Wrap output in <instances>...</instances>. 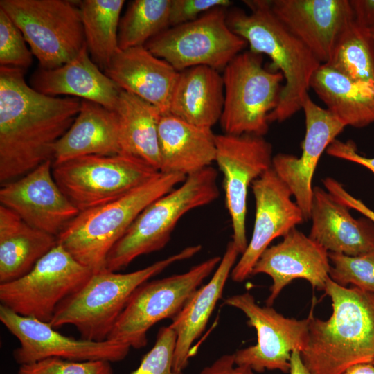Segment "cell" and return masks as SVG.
Instances as JSON below:
<instances>
[{"instance_id": "44", "label": "cell", "mask_w": 374, "mask_h": 374, "mask_svg": "<svg viewBox=\"0 0 374 374\" xmlns=\"http://www.w3.org/2000/svg\"><path fill=\"white\" fill-rule=\"evenodd\" d=\"M341 374H374V365L373 362L355 364Z\"/></svg>"}, {"instance_id": "15", "label": "cell", "mask_w": 374, "mask_h": 374, "mask_svg": "<svg viewBox=\"0 0 374 374\" xmlns=\"http://www.w3.org/2000/svg\"><path fill=\"white\" fill-rule=\"evenodd\" d=\"M0 321L20 342L13 352L15 360L20 365L48 357L116 362L124 359L130 350L108 339L98 341L63 335L49 323L19 315L2 305Z\"/></svg>"}, {"instance_id": "35", "label": "cell", "mask_w": 374, "mask_h": 374, "mask_svg": "<svg viewBox=\"0 0 374 374\" xmlns=\"http://www.w3.org/2000/svg\"><path fill=\"white\" fill-rule=\"evenodd\" d=\"M26 44L20 29L0 8V66L27 69L33 55Z\"/></svg>"}, {"instance_id": "38", "label": "cell", "mask_w": 374, "mask_h": 374, "mask_svg": "<svg viewBox=\"0 0 374 374\" xmlns=\"http://www.w3.org/2000/svg\"><path fill=\"white\" fill-rule=\"evenodd\" d=\"M231 4L229 0H170L169 28L194 21L214 8H227Z\"/></svg>"}, {"instance_id": "29", "label": "cell", "mask_w": 374, "mask_h": 374, "mask_svg": "<svg viewBox=\"0 0 374 374\" xmlns=\"http://www.w3.org/2000/svg\"><path fill=\"white\" fill-rule=\"evenodd\" d=\"M310 88L345 127L374 123L373 86L353 81L321 64L311 78Z\"/></svg>"}, {"instance_id": "25", "label": "cell", "mask_w": 374, "mask_h": 374, "mask_svg": "<svg viewBox=\"0 0 374 374\" xmlns=\"http://www.w3.org/2000/svg\"><path fill=\"white\" fill-rule=\"evenodd\" d=\"M158 132L161 172L187 177L215 161V134L212 128L167 113L161 116Z\"/></svg>"}, {"instance_id": "8", "label": "cell", "mask_w": 374, "mask_h": 374, "mask_svg": "<svg viewBox=\"0 0 374 374\" xmlns=\"http://www.w3.org/2000/svg\"><path fill=\"white\" fill-rule=\"evenodd\" d=\"M57 184L80 212L109 203L159 171L133 156L88 155L53 163Z\"/></svg>"}, {"instance_id": "42", "label": "cell", "mask_w": 374, "mask_h": 374, "mask_svg": "<svg viewBox=\"0 0 374 374\" xmlns=\"http://www.w3.org/2000/svg\"><path fill=\"white\" fill-rule=\"evenodd\" d=\"M355 21L359 26L374 27V0H349Z\"/></svg>"}, {"instance_id": "5", "label": "cell", "mask_w": 374, "mask_h": 374, "mask_svg": "<svg viewBox=\"0 0 374 374\" xmlns=\"http://www.w3.org/2000/svg\"><path fill=\"white\" fill-rule=\"evenodd\" d=\"M186 177L159 172L126 195L80 212L57 237V243L93 271L105 268L109 252L141 212L181 184Z\"/></svg>"}, {"instance_id": "14", "label": "cell", "mask_w": 374, "mask_h": 374, "mask_svg": "<svg viewBox=\"0 0 374 374\" xmlns=\"http://www.w3.org/2000/svg\"><path fill=\"white\" fill-rule=\"evenodd\" d=\"M215 162L224 177L226 206L233 240L240 253L246 250L247 194L249 186L272 166V146L264 136L215 134Z\"/></svg>"}, {"instance_id": "16", "label": "cell", "mask_w": 374, "mask_h": 374, "mask_svg": "<svg viewBox=\"0 0 374 374\" xmlns=\"http://www.w3.org/2000/svg\"><path fill=\"white\" fill-rule=\"evenodd\" d=\"M48 160L0 189L1 205L29 225L57 237L80 211L60 188Z\"/></svg>"}, {"instance_id": "43", "label": "cell", "mask_w": 374, "mask_h": 374, "mask_svg": "<svg viewBox=\"0 0 374 374\" xmlns=\"http://www.w3.org/2000/svg\"><path fill=\"white\" fill-rule=\"evenodd\" d=\"M290 374H311L303 362L301 353L294 350L291 355Z\"/></svg>"}, {"instance_id": "10", "label": "cell", "mask_w": 374, "mask_h": 374, "mask_svg": "<svg viewBox=\"0 0 374 374\" xmlns=\"http://www.w3.org/2000/svg\"><path fill=\"white\" fill-rule=\"evenodd\" d=\"M24 35L39 67L55 69L75 57L86 46L79 7L67 0H1Z\"/></svg>"}, {"instance_id": "37", "label": "cell", "mask_w": 374, "mask_h": 374, "mask_svg": "<svg viewBox=\"0 0 374 374\" xmlns=\"http://www.w3.org/2000/svg\"><path fill=\"white\" fill-rule=\"evenodd\" d=\"M110 363L104 360L73 361L48 357L20 365L18 374H113Z\"/></svg>"}, {"instance_id": "26", "label": "cell", "mask_w": 374, "mask_h": 374, "mask_svg": "<svg viewBox=\"0 0 374 374\" xmlns=\"http://www.w3.org/2000/svg\"><path fill=\"white\" fill-rule=\"evenodd\" d=\"M120 153L119 120L116 112L97 103L81 99L77 116L55 145L53 163L88 155Z\"/></svg>"}, {"instance_id": "27", "label": "cell", "mask_w": 374, "mask_h": 374, "mask_svg": "<svg viewBox=\"0 0 374 374\" xmlns=\"http://www.w3.org/2000/svg\"><path fill=\"white\" fill-rule=\"evenodd\" d=\"M224 103V82L219 71L197 66L179 72L168 113L189 123L212 128L220 120Z\"/></svg>"}, {"instance_id": "24", "label": "cell", "mask_w": 374, "mask_h": 374, "mask_svg": "<svg viewBox=\"0 0 374 374\" xmlns=\"http://www.w3.org/2000/svg\"><path fill=\"white\" fill-rule=\"evenodd\" d=\"M239 254L234 242L230 241L211 278L195 291L172 319L169 326L177 335L175 371L182 372L188 365L193 344L204 331L217 303L222 298Z\"/></svg>"}, {"instance_id": "2", "label": "cell", "mask_w": 374, "mask_h": 374, "mask_svg": "<svg viewBox=\"0 0 374 374\" xmlns=\"http://www.w3.org/2000/svg\"><path fill=\"white\" fill-rule=\"evenodd\" d=\"M332 301L327 320L311 310L308 335L301 352L311 374H341L348 368L374 361V294L343 287L329 278L324 289Z\"/></svg>"}, {"instance_id": "41", "label": "cell", "mask_w": 374, "mask_h": 374, "mask_svg": "<svg viewBox=\"0 0 374 374\" xmlns=\"http://www.w3.org/2000/svg\"><path fill=\"white\" fill-rule=\"evenodd\" d=\"M199 374H257L251 368L237 365L233 354H224L209 366H205Z\"/></svg>"}, {"instance_id": "18", "label": "cell", "mask_w": 374, "mask_h": 374, "mask_svg": "<svg viewBox=\"0 0 374 374\" xmlns=\"http://www.w3.org/2000/svg\"><path fill=\"white\" fill-rule=\"evenodd\" d=\"M305 134L300 157L278 153L273 157L272 168L287 186L305 221L310 219L313 198L312 178L323 152L343 132L345 126L326 109L308 95L303 103Z\"/></svg>"}, {"instance_id": "11", "label": "cell", "mask_w": 374, "mask_h": 374, "mask_svg": "<svg viewBox=\"0 0 374 374\" xmlns=\"http://www.w3.org/2000/svg\"><path fill=\"white\" fill-rule=\"evenodd\" d=\"M226 10L214 8L194 21L170 27L145 46L179 72L197 66L223 70L247 45L229 26Z\"/></svg>"}, {"instance_id": "31", "label": "cell", "mask_w": 374, "mask_h": 374, "mask_svg": "<svg viewBox=\"0 0 374 374\" xmlns=\"http://www.w3.org/2000/svg\"><path fill=\"white\" fill-rule=\"evenodd\" d=\"M124 0L79 1L85 43L92 61L102 70L120 51L118 35Z\"/></svg>"}, {"instance_id": "20", "label": "cell", "mask_w": 374, "mask_h": 374, "mask_svg": "<svg viewBox=\"0 0 374 374\" xmlns=\"http://www.w3.org/2000/svg\"><path fill=\"white\" fill-rule=\"evenodd\" d=\"M330 267L328 251L295 227L280 242L262 252L251 276L265 274L271 278L266 300V305L271 306L283 289L296 278L306 280L314 289L324 290Z\"/></svg>"}, {"instance_id": "30", "label": "cell", "mask_w": 374, "mask_h": 374, "mask_svg": "<svg viewBox=\"0 0 374 374\" xmlns=\"http://www.w3.org/2000/svg\"><path fill=\"white\" fill-rule=\"evenodd\" d=\"M116 112L119 120L121 153L140 159L159 171L160 109L136 95L121 90Z\"/></svg>"}, {"instance_id": "36", "label": "cell", "mask_w": 374, "mask_h": 374, "mask_svg": "<svg viewBox=\"0 0 374 374\" xmlns=\"http://www.w3.org/2000/svg\"><path fill=\"white\" fill-rule=\"evenodd\" d=\"M177 335L170 326L159 328L153 347L129 374H182L173 368Z\"/></svg>"}, {"instance_id": "13", "label": "cell", "mask_w": 374, "mask_h": 374, "mask_svg": "<svg viewBox=\"0 0 374 374\" xmlns=\"http://www.w3.org/2000/svg\"><path fill=\"white\" fill-rule=\"evenodd\" d=\"M224 304L241 310L247 325L256 330V344L238 350L235 363L256 373L278 370L287 373L292 353L305 348L308 335L309 317L298 320L287 318L271 306H260L249 292L226 298Z\"/></svg>"}, {"instance_id": "40", "label": "cell", "mask_w": 374, "mask_h": 374, "mask_svg": "<svg viewBox=\"0 0 374 374\" xmlns=\"http://www.w3.org/2000/svg\"><path fill=\"white\" fill-rule=\"evenodd\" d=\"M326 153L333 157L349 161L369 170L374 175V157L359 154L354 141L335 139L326 149Z\"/></svg>"}, {"instance_id": "34", "label": "cell", "mask_w": 374, "mask_h": 374, "mask_svg": "<svg viewBox=\"0 0 374 374\" xmlns=\"http://www.w3.org/2000/svg\"><path fill=\"white\" fill-rule=\"evenodd\" d=\"M328 256L330 278L334 282L374 294V250L356 256L332 252H328Z\"/></svg>"}, {"instance_id": "6", "label": "cell", "mask_w": 374, "mask_h": 374, "mask_svg": "<svg viewBox=\"0 0 374 374\" xmlns=\"http://www.w3.org/2000/svg\"><path fill=\"white\" fill-rule=\"evenodd\" d=\"M217 175L216 169L208 166L187 176L178 187L148 205L112 248L105 268L121 270L140 256L165 247L185 214L218 198Z\"/></svg>"}, {"instance_id": "19", "label": "cell", "mask_w": 374, "mask_h": 374, "mask_svg": "<svg viewBox=\"0 0 374 374\" xmlns=\"http://www.w3.org/2000/svg\"><path fill=\"white\" fill-rule=\"evenodd\" d=\"M271 8L321 64L328 62L341 35L354 21L349 0H273Z\"/></svg>"}, {"instance_id": "28", "label": "cell", "mask_w": 374, "mask_h": 374, "mask_svg": "<svg viewBox=\"0 0 374 374\" xmlns=\"http://www.w3.org/2000/svg\"><path fill=\"white\" fill-rule=\"evenodd\" d=\"M57 244V237L0 206V284L19 278Z\"/></svg>"}, {"instance_id": "21", "label": "cell", "mask_w": 374, "mask_h": 374, "mask_svg": "<svg viewBox=\"0 0 374 374\" xmlns=\"http://www.w3.org/2000/svg\"><path fill=\"white\" fill-rule=\"evenodd\" d=\"M349 210L326 190L314 187L308 236L328 252L356 256L373 251L374 222L356 219Z\"/></svg>"}, {"instance_id": "1", "label": "cell", "mask_w": 374, "mask_h": 374, "mask_svg": "<svg viewBox=\"0 0 374 374\" xmlns=\"http://www.w3.org/2000/svg\"><path fill=\"white\" fill-rule=\"evenodd\" d=\"M25 70L0 66V181L6 184L52 160L57 141L77 116L81 99L42 94Z\"/></svg>"}, {"instance_id": "32", "label": "cell", "mask_w": 374, "mask_h": 374, "mask_svg": "<svg viewBox=\"0 0 374 374\" xmlns=\"http://www.w3.org/2000/svg\"><path fill=\"white\" fill-rule=\"evenodd\" d=\"M326 64L353 81L374 87V54L369 29L354 20L341 35Z\"/></svg>"}, {"instance_id": "23", "label": "cell", "mask_w": 374, "mask_h": 374, "mask_svg": "<svg viewBox=\"0 0 374 374\" xmlns=\"http://www.w3.org/2000/svg\"><path fill=\"white\" fill-rule=\"evenodd\" d=\"M30 86L44 95L85 99L112 111L116 109L121 90L92 61L87 46L60 66L35 70L30 78Z\"/></svg>"}, {"instance_id": "46", "label": "cell", "mask_w": 374, "mask_h": 374, "mask_svg": "<svg viewBox=\"0 0 374 374\" xmlns=\"http://www.w3.org/2000/svg\"><path fill=\"white\" fill-rule=\"evenodd\" d=\"M373 365H374V361L373 362Z\"/></svg>"}, {"instance_id": "39", "label": "cell", "mask_w": 374, "mask_h": 374, "mask_svg": "<svg viewBox=\"0 0 374 374\" xmlns=\"http://www.w3.org/2000/svg\"><path fill=\"white\" fill-rule=\"evenodd\" d=\"M326 190L333 197L350 209H354L374 222V211L365 204L361 199L353 196L343 185L332 177H326L322 180Z\"/></svg>"}, {"instance_id": "17", "label": "cell", "mask_w": 374, "mask_h": 374, "mask_svg": "<svg viewBox=\"0 0 374 374\" xmlns=\"http://www.w3.org/2000/svg\"><path fill=\"white\" fill-rule=\"evenodd\" d=\"M251 187L256 202L254 226L247 247L231 273L237 283L251 276L260 256L275 238L283 237L305 221L302 211L291 199L290 190L272 167Z\"/></svg>"}, {"instance_id": "7", "label": "cell", "mask_w": 374, "mask_h": 374, "mask_svg": "<svg viewBox=\"0 0 374 374\" xmlns=\"http://www.w3.org/2000/svg\"><path fill=\"white\" fill-rule=\"evenodd\" d=\"M222 75L224 103L220 122L224 133L264 136L268 116L278 103L282 73L265 69L262 55L249 50L237 55Z\"/></svg>"}, {"instance_id": "3", "label": "cell", "mask_w": 374, "mask_h": 374, "mask_svg": "<svg viewBox=\"0 0 374 374\" xmlns=\"http://www.w3.org/2000/svg\"><path fill=\"white\" fill-rule=\"evenodd\" d=\"M244 2L251 12L233 9L227 12V23L250 51L269 56L271 67L283 75L278 105L268 116L269 123L283 122L302 109L311 78L321 64L275 15L271 1Z\"/></svg>"}, {"instance_id": "45", "label": "cell", "mask_w": 374, "mask_h": 374, "mask_svg": "<svg viewBox=\"0 0 374 374\" xmlns=\"http://www.w3.org/2000/svg\"><path fill=\"white\" fill-rule=\"evenodd\" d=\"M369 29V33L371 36V43L373 46V54H374V27Z\"/></svg>"}, {"instance_id": "12", "label": "cell", "mask_w": 374, "mask_h": 374, "mask_svg": "<svg viewBox=\"0 0 374 374\" xmlns=\"http://www.w3.org/2000/svg\"><path fill=\"white\" fill-rule=\"evenodd\" d=\"M92 273L57 243L26 275L0 284L1 305L19 315L49 323L58 305Z\"/></svg>"}, {"instance_id": "4", "label": "cell", "mask_w": 374, "mask_h": 374, "mask_svg": "<svg viewBox=\"0 0 374 374\" xmlns=\"http://www.w3.org/2000/svg\"><path fill=\"white\" fill-rule=\"evenodd\" d=\"M201 249L200 244L189 246L130 273H117L106 268L93 271L81 287L58 305L49 323L53 328L73 325L81 338L105 341L129 298L139 285L174 263L193 257Z\"/></svg>"}, {"instance_id": "22", "label": "cell", "mask_w": 374, "mask_h": 374, "mask_svg": "<svg viewBox=\"0 0 374 374\" xmlns=\"http://www.w3.org/2000/svg\"><path fill=\"white\" fill-rule=\"evenodd\" d=\"M103 72L121 90L168 113L179 72L145 46L120 50Z\"/></svg>"}, {"instance_id": "33", "label": "cell", "mask_w": 374, "mask_h": 374, "mask_svg": "<svg viewBox=\"0 0 374 374\" xmlns=\"http://www.w3.org/2000/svg\"><path fill=\"white\" fill-rule=\"evenodd\" d=\"M170 0H134L121 18L118 41L120 50L145 46L169 28Z\"/></svg>"}, {"instance_id": "9", "label": "cell", "mask_w": 374, "mask_h": 374, "mask_svg": "<svg viewBox=\"0 0 374 374\" xmlns=\"http://www.w3.org/2000/svg\"><path fill=\"white\" fill-rule=\"evenodd\" d=\"M221 259L213 256L184 273L148 280L139 285L129 298L107 339L130 349L145 347L148 330L163 319H172L215 270Z\"/></svg>"}]
</instances>
